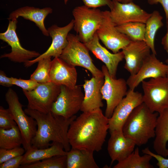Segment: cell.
I'll return each instance as SVG.
<instances>
[{
	"label": "cell",
	"instance_id": "cell-32",
	"mask_svg": "<svg viewBox=\"0 0 168 168\" xmlns=\"http://www.w3.org/2000/svg\"><path fill=\"white\" fill-rule=\"evenodd\" d=\"M9 109L0 106V128L9 129L16 125Z\"/></svg>",
	"mask_w": 168,
	"mask_h": 168
},
{
	"label": "cell",
	"instance_id": "cell-29",
	"mask_svg": "<svg viewBox=\"0 0 168 168\" xmlns=\"http://www.w3.org/2000/svg\"><path fill=\"white\" fill-rule=\"evenodd\" d=\"M120 32L125 35L132 41H145V24L139 22H131L116 26Z\"/></svg>",
	"mask_w": 168,
	"mask_h": 168
},
{
	"label": "cell",
	"instance_id": "cell-8",
	"mask_svg": "<svg viewBox=\"0 0 168 168\" xmlns=\"http://www.w3.org/2000/svg\"><path fill=\"white\" fill-rule=\"evenodd\" d=\"M84 96L80 86L70 88L61 86L60 92L53 104L51 112L55 115L70 118L80 110Z\"/></svg>",
	"mask_w": 168,
	"mask_h": 168
},
{
	"label": "cell",
	"instance_id": "cell-33",
	"mask_svg": "<svg viewBox=\"0 0 168 168\" xmlns=\"http://www.w3.org/2000/svg\"><path fill=\"white\" fill-rule=\"evenodd\" d=\"M25 152L24 148L21 147L9 149L0 148V164L13 158L23 155Z\"/></svg>",
	"mask_w": 168,
	"mask_h": 168
},
{
	"label": "cell",
	"instance_id": "cell-20",
	"mask_svg": "<svg viewBox=\"0 0 168 168\" xmlns=\"http://www.w3.org/2000/svg\"><path fill=\"white\" fill-rule=\"evenodd\" d=\"M49 77L50 81L55 84L73 88L76 86L77 72L75 67L55 57L52 61Z\"/></svg>",
	"mask_w": 168,
	"mask_h": 168
},
{
	"label": "cell",
	"instance_id": "cell-22",
	"mask_svg": "<svg viewBox=\"0 0 168 168\" xmlns=\"http://www.w3.org/2000/svg\"><path fill=\"white\" fill-rule=\"evenodd\" d=\"M53 10L50 7L40 8L33 7H23L11 12L7 19L9 20L17 19L19 17L35 23L45 36H49L47 29L45 27L44 21L48 15L52 13Z\"/></svg>",
	"mask_w": 168,
	"mask_h": 168
},
{
	"label": "cell",
	"instance_id": "cell-1",
	"mask_svg": "<svg viewBox=\"0 0 168 168\" xmlns=\"http://www.w3.org/2000/svg\"><path fill=\"white\" fill-rule=\"evenodd\" d=\"M109 120L100 108L82 112L72 122L68 129L71 147L101 150L109 130Z\"/></svg>",
	"mask_w": 168,
	"mask_h": 168
},
{
	"label": "cell",
	"instance_id": "cell-3",
	"mask_svg": "<svg viewBox=\"0 0 168 168\" xmlns=\"http://www.w3.org/2000/svg\"><path fill=\"white\" fill-rule=\"evenodd\" d=\"M159 113L152 112L143 103L136 107L124 124L122 131L125 136L132 139L138 146L146 144L155 136Z\"/></svg>",
	"mask_w": 168,
	"mask_h": 168
},
{
	"label": "cell",
	"instance_id": "cell-18",
	"mask_svg": "<svg viewBox=\"0 0 168 168\" xmlns=\"http://www.w3.org/2000/svg\"><path fill=\"white\" fill-rule=\"evenodd\" d=\"M110 133L107 150L111 165L115 161L119 162L126 159L134 151L136 144L132 139L124 136L122 130H115Z\"/></svg>",
	"mask_w": 168,
	"mask_h": 168
},
{
	"label": "cell",
	"instance_id": "cell-10",
	"mask_svg": "<svg viewBox=\"0 0 168 168\" xmlns=\"http://www.w3.org/2000/svg\"><path fill=\"white\" fill-rule=\"evenodd\" d=\"M101 71L105 80L101 92L102 99L106 104L105 115L110 118L116 107L127 94L128 86L124 79L112 77L105 65L102 66Z\"/></svg>",
	"mask_w": 168,
	"mask_h": 168
},
{
	"label": "cell",
	"instance_id": "cell-28",
	"mask_svg": "<svg viewBox=\"0 0 168 168\" xmlns=\"http://www.w3.org/2000/svg\"><path fill=\"white\" fill-rule=\"evenodd\" d=\"M22 137L17 125L6 129L0 128V148L9 149L22 145Z\"/></svg>",
	"mask_w": 168,
	"mask_h": 168
},
{
	"label": "cell",
	"instance_id": "cell-7",
	"mask_svg": "<svg viewBox=\"0 0 168 168\" xmlns=\"http://www.w3.org/2000/svg\"><path fill=\"white\" fill-rule=\"evenodd\" d=\"M143 103L152 112L168 109V77L152 78L142 82Z\"/></svg>",
	"mask_w": 168,
	"mask_h": 168
},
{
	"label": "cell",
	"instance_id": "cell-34",
	"mask_svg": "<svg viewBox=\"0 0 168 168\" xmlns=\"http://www.w3.org/2000/svg\"><path fill=\"white\" fill-rule=\"evenodd\" d=\"M12 77L13 85L20 87L24 91H31L35 89L39 84L30 79L29 80H24Z\"/></svg>",
	"mask_w": 168,
	"mask_h": 168
},
{
	"label": "cell",
	"instance_id": "cell-6",
	"mask_svg": "<svg viewBox=\"0 0 168 168\" xmlns=\"http://www.w3.org/2000/svg\"><path fill=\"white\" fill-rule=\"evenodd\" d=\"M73 28L80 40L85 43L91 39L101 22L103 12L97 8L84 5L78 6L72 10Z\"/></svg>",
	"mask_w": 168,
	"mask_h": 168
},
{
	"label": "cell",
	"instance_id": "cell-37",
	"mask_svg": "<svg viewBox=\"0 0 168 168\" xmlns=\"http://www.w3.org/2000/svg\"><path fill=\"white\" fill-rule=\"evenodd\" d=\"M23 155L10 159L0 164V168H18L21 165Z\"/></svg>",
	"mask_w": 168,
	"mask_h": 168
},
{
	"label": "cell",
	"instance_id": "cell-23",
	"mask_svg": "<svg viewBox=\"0 0 168 168\" xmlns=\"http://www.w3.org/2000/svg\"><path fill=\"white\" fill-rule=\"evenodd\" d=\"M67 152L61 144L53 142L49 147L39 149L31 147L23 155L21 165H28L54 156L67 155Z\"/></svg>",
	"mask_w": 168,
	"mask_h": 168
},
{
	"label": "cell",
	"instance_id": "cell-14",
	"mask_svg": "<svg viewBox=\"0 0 168 168\" xmlns=\"http://www.w3.org/2000/svg\"><path fill=\"white\" fill-rule=\"evenodd\" d=\"M110 9V17L116 26L131 22L146 24L151 15L133 2L124 3L113 0Z\"/></svg>",
	"mask_w": 168,
	"mask_h": 168
},
{
	"label": "cell",
	"instance_id": "cell-26",
	"mask_svg": "<svg viewBox=\"0 0 168 168\" xmlns=\"http://www.w3.org/2000/svg\"><path fill=\"white\" fill-rule=\"evenodd\" d=\"M162 16L159 12L154 11L146 23L145 42L150 48L152 53L156 55L155 46L156 35L158 30L163 26Z\"/></svg>",
	"mask_w": 168,
	"mask_h": 168
},
{
	"label": "cell",
	"instance_id": "cell-19",
	"mask_svg": "<svg viewBox=\"0 0 168 168\" xmlns=\"http://www.w3.org/2000/svg\"><path fill=\"white\" fill-rule=\"evenodd\" d=\"M99 40L96 33L91 39L84 44L97 58L104 63L110 75L116 78L118 66L124 59V54L122 51L116 53H110L100 44Z\"/></svg>",
	"mask_w": 168,
	"mask_h": 168
},
{
	"label": "cell",
	"instance_id": "cell-17",
	"mask_svg": "<svg viewBox=\"0 0 168 168\" xmlns=\"http://www.w3.org/2000/svg\"><path fill=\"white\" fill-rule=\"evenodd\" d=\"M125 63L124 68L130 74H135L150 55V48L144 41H132L122 49Z\"/></svg>",
	"mask_w": 168,
	"mask_h": 168
},
{
	"label": "cell",
	"instance_id": "cell-45",
	"mask_svg": "<svg viewBox=\"0 0 168 168\" xmlns=\"http://www.w3.org/2000/svg\"><path fill=\"white\" fill-rule=\"evenodd\" d=\"M167 77H168V74H167Z\"/></svg>",
	"mask_w": 168,
	"mask_h": 168
},
{
	"label": "cell",
	"instance_id": "cell-5",
	"mask_svg": "<svg viewBox=\"0 0 168 168\" xmlns=\"http://www.w3.org/2000/svg\"><path fill=\"white\" fill-rule=\"evenodd\" d=\"M68 44L60 58L74 67L78 66L89 71L93 77H104L102 71L98 69L93 62L89 50L77 35L69 33L67 36Z\"/></svg>",
	"mask_w": 168,
	"mask_h": 168
},
{
	"label": "cell",
	"instance_id": "cell-27",
	"mask_svg": "<svg viewBox=\"0 0 168 168\" xmlns=\"http://www.w3.org/2000/svg\"><path fill=\"white\" fill-rule=\"evenodd\" d=\"M152 157L150 155L144 154L142 156L139 154L138 147L124 160L118 162L114 168H153L150 162Z\"/></svg>",
	"mask_w": 168,
	"mask_h": 168
},
{
	"label": "cell",
	"instance_id": "cell-16",
	"mask_svg": "<svg viewBox=\"0 0 168 168\" xmlns=\"http://www.w3.org/2000/svg\"><path fill=\"white\" fill-rule=\"evenodd\" d=\"M168 74V64H164L152 53L143 62L138 71L130 75L126 81L129 89L135 90L145 79L166 77Z\"/></svg>",
	"mask_w": 168,
	"mask_h": 168
},
{
	"label": "cell",
	"instance_id": "cell-12",
	"mask_svg": "<svg viewBox=\"0 0 168 168\" xmlns=\"http://www.w3.org/2000/svg\"><path fill=\"white\" fill-rule=\"evenodd\" d=\"M103 16L96 33L100 40L113 53L120 51L131 41L125 35L119 32L110 17V11H103Z\"/></svg>",
	"mask_w": 168,
	"mask_h": 168
},
{
	"label": "cell",
	"instance_id": "cell-36",
	"mask_svg": "<svg viewBox=\"0 0 168 168\" xmlns=\"http://www.w3.org/2000/svg\"><path fill=\"white\" fill-rule=\"evenodd\" d=\"M142 152L143 154L150 155L152 157L154 158L157 161L156 165L159 168H168V158L160 155L153 153L148 147L143 149Z\"/></svg>",
	"mask_w": 168,
	"mask_h": 168
},
{
	"label": "cell",
	"instance_id": "cell-21",
	"mask_svg": "<svg viewBox=\"0 0 168 168\" xmlns=\"http://www.w3.org/2000/svg\"><path fill=\"white\" fill-rule=\"evenodd\" d=\"M104 77H93L86 80L83 85L84 96L80 110L87 112L100 109L103 106L101 89L104 82Z\"/></svg>",
	"mask_w": 168,
	"mask_h": 168
},
{
	"label": "cell",
	"instance_id": "cell-2",
	"mask_svg": "<svg viewBox=\"0 0 168 168\" xmlns=\"http://www.w3.org/2000/svg\"><path fill=\"white\" fill-rule=\"evenodd\" d=\"M24 111L35 120L37 124V130L32 141V147L44 148L56 142L61 144L66 152L71 149L68 132L71 123L77 117L76 115L66 119L51 111L45 113L27 108Z\"/></svg>",
	"mask_w": 168,
	"mask_h": 168
},
{
	"label": "cell",
	"instance_id": "cell-38",
	"mask_svg": "<svg viewBox=\"0 0 168 168\" xmlns=\"http://www.w3.org/2000/svg\"><path fill=\"white\" fill-rule=\"evenodd\" d=\"M0 85L8 87L13 85L12 83V77L7 76L5 72L2 70L0 71Z\"/></svg>",
	"mask_w": 168,
	"mask_h": 168
},
{
	"label": "cell",
	"instance_id": "cell-24",
	"mask_svg": "<svg viewBox=\"0 0 168 168\" xmlns=\"http://www.w3.org/2000/svg\"><path fill=\"white\" fill-rule=\"evenodd\" d=\"M153 148L157 154L166 157L168 142V109L159 114L155 129Z\"/></svg>",
	"mask_w": 168,
	"mask_h": 168
},
{
	"label": "cell",
	"instance_id": "cell-31",
	"mask_svg": "<svg viewBox=\"0 0 168 168\" xmlns=\"http://www.w3.org/2000/svg\"><path fill=\"white\" fill-rule=\"evenodd\" d=\"M21 168H67V156H54L28 165H21Z\"/></svg>",
	"mask_w": 168,
	"mask_h": 168
},
{
	"label": "cell",
	"instance_id": "cell-39",
	"mask_svg": "<svg viewBox=\"0 0 168 168\" xmlns=\"http://www.w3.org/2000/svg\"><path fill=\"white\" fill-rule=\"evenodd\" d=\"M150 5L160 4L162 6L165 12L166 21H168V0H147Z\"/></svg>",
	"mask_w": 168,
	"mask_h": 168
},
{
	"label": "cell",
	"instance_id": "cell-40",
	"mask_svg": "<svg viewBox=\"0 0 168 168\" xmlns=\"http://www.w3.org/2000/svg\"><path fill=\"white\" fill-rule=\"evenodd\" d=\"M167 32L161 40V44L166 50L168 49V21H166Z\"/></svg>",
	"mask_w": 168,
	"mask_h": 168
},
{
	"label": "cell",
	"instance_id": "cell-35",
	"mask_svg": "<svg viewBox=\"0 0 168 168\" xmlns=\"http://www.w3.org/2000/svg\"><path fill=\"white\" fill-rule=\"evenodd\" d=\"M68 0H64V3L66 4ZM84 5L90 8L98 7L107 6L110 9L112 6V0H82Z\"/></svg>",
	"mask_w": 168,
	"mask_h": 168
},
{
	"label": "cell",
	"instance_id": "cell-42",
	"mask_svg": "<svg viewBox=\"0 0 168 168\" xmlns=\"http://www.w3.org/2000/svg\"><path fill=\"white\" fill-rule=\"evenodd\" d=\"M166 52H167V54L168 57H167V58L166 59V64H168V49L167 50H166Z\"/></svg>",
	"mask_w": 168,
	"mask_h": 168
},
{
	"label": "cell",
	"instance_id": "cell-41",
	"mask_svg": "<svg viewBox=\"0 0 168 168\" xmlns=\"http://www.w3.org/2000/svg\"><path fill=\"white\" fill-rule=\"evenodd\" d=\"M120 2L122 3H127L133 2V0H119Z\"/></svg>",
	"mask_w": 168,
	"mask_h": 168
},
{
	"label": "cell",
	"instance_id": "cell-13",
	"mask_svg": "<svg viewBox=\"0 0 168 168\" xmlns=\"http://www.w3.org/2000/svg\"><path fill=\"white\" fill-rule=\"evenodd\" d=\"M143 103L142 94L129 89L115 109L109 120V130H122L125 122L134 109Z\"/></svg>",
	"mask_w": 168,
	"mask_h": 168
},
{
	"label": "cell",
	"instance_id": "cell-11",
	"mask_svg": "<svg viewBox=\"0 0 168 168\" xmlns=\"http://www.w3.org/2000/svg\"><path fill=\"white\" fill-rule=\"evenodd\" d=\"M17 22V19L9 20L6 30L0 33V39L11 48L10 53L3 54L0 58H7L14 62L24 63L41 54L36 51L26 49L22 46L16 31Z\"/></svg>",
	"mask_w": 168,
	"mask_h": 168
},
{
	"label": "cell",
	"instance_id": "cell-25",
	"mask_svg": "<svg viewBox=\"0 0 168 168\" xmlns=\"http://www.w3.org/2000/svg\"><path fill=\"white\" fill-rule=\"evenodd\" d=\"M94 152L72 148L67 154V168H99L93 156Z\"/></svg>",
	"mask_w": 168,
	"mask_h": 168
},
{
	"label": "cell",
	"instance_id": "cell-30",
	"mask_svg": "<svg viewBox=\"0 0 168 168\" xmlns=\"http://www.w3.org/2000/svg\"><path fill=\"white\" fill-rule=\"evenodd\" d=\"M51 57L39 60L37 67L31 75L30 79L40 83L50 82L49 72L52 61Z\"/></svg>",
	"mask_w": 168,
	"mask_h": 168
},
{
	"label": "cell",
	"instance_id": "cell-44",
	"mask_svg": "<svg viewBox=\"0 0 168 168\" xmlns=\"http://www.w3.org/2000/svg\"><path fill=\"white\" fill-rule=\"evenodd\" d=\"M113 1H119V2H120V0H112Z\"/></svg>",
	"mask_w": 168,
	"mask_h": 168
},
{
	"label": "cell",
	"instance_id": "cell-15",
	"mask_svg": "<svg viewBox=\"0 0 168 168\" xmlns=\"http://www.w3.org/2000/svg\"><path fill=\"white\" fill-rule=\"evenodd\" d=\"M73 26L74 21L72 19L65 26L59 27L54 24L48 28V32L52 40L50 45L46 51L39 56L24 63L25 66L29 67L44 58L59 57L68 44L67 36Z\"/></svg>",
	"mask_w": 168,
	"mask_h": 168
},
{
	"label": "cell",
	"instance_id": "cell-43",
	"mask_svg": "<svg viewBox=\"0 0 168 168\" xmlns=\"http://www.w3.org/2000/svg\"><path fill=\"white\" fill-rule=\"evenodd\" d=\"M166 153L167 156H168V148H167Z\"/></svg>",
	"mask_w": 168,
	"mask_h": 168
},
{
	"label": "cell",
	"instance_id": "cell-4",
	"mask_svg": "<svg viewBox=\"0 0 168 168\" xmlns=\"http://www.w3.org/2000/svg\"><path fill=\"white\" fill-rule=\"evenodd\" d=\"M5 98L8 109L21 134L22 146L26 151L32 147V141L37 130L36 122L23 110V105L13 90L9 88L5 94Z\"/></svg>",
	"mask_w": 168,
	"mask_h": 168
},
{
	"label": "cell",
	"instance_id": "cell-9",
	"mask_svg": "<svg viewBox=\"0 0 168 168\" xmlns=\"http://www.w3.org/2000/svg\"><path fill=\"white\" fill-rule=\"evenodd\" d=\"M60 87L50 82L39 83L30 91L23 90L28 100L27 108L43 113L49 112L60 92Z\"/></svg>",
	"mask_w": 168,
	"mask_h": 168
}]
</instances>
